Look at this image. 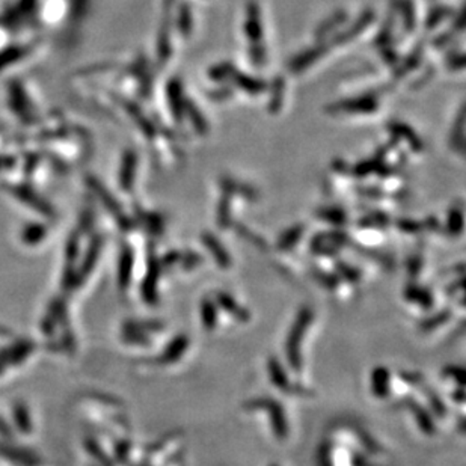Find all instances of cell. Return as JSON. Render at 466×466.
<instances>
[{"instance_id":"cell-6","label":"cell","mask_w":466,"mask_h":466,"mask_svg":"<svg viewBox=\"0 0 466 466\" xmlns=\"http://www.w3.org/2000/svg\"><path fill=\"white\" fill-rule=\"evenodd\" d=\"M204 245L208 247V251H210L211 256L216 259V263H218L219 268H231V257L228 256L227 249H224V247L220 245L219 240H218L215 236L206 234V236H204Z\"/></svg>"},{"instance_id":"cell-2","label":"cell","mask_w":466,"mask_h":466,"mask_svg":"<svg viewBox=\"0 0 466 466\" xmlns=\"http://www.w3.org/2000/svg\"><path fill=\"white\" fill-rule=\"evenodd\" d=\"M245 406L248 410H264L268 415V421H270L275 436L278 440H286L289 436V424H287L286 412L282 410L281 403L261 397V399L248 401Z\"/></svg>"},{"instance_id":"cell-8","label":"cell","mask_w":466,"mask_h":466,"mask_svg":"<svg viewBox=\"0 0 466 466\" xmlns=\"http://www.w3.org/2000/svg\"><path fill=\"white\" fill-rule=\"evenodd\" d=\"M405 298L408 302H412V304L418 305L421 309H431V305H433L431 293L424 290V289H420V287H408L405 291Z\"/></svg>"},{"instance_id":"cell-3","label":"cell","mask_w":466,"mask_h":466,"mask_svg":"<svg viewBox=\"0 0 466 466\" xmlns=\"http://www.w3.org/2000/svg\"><path fill=\"white\" fill-rule=\"evenodd\" d=\"M268 378L272 380L273 385L281 390L282 392H289V394H307L305 390L300 388H293L291 385L290 379L287 376L286 371L282 369L281 364L278 362L277 358H270L268 364Z\"/></svg>"},{"instance_id":"cell-10","label":"cell","mask_w":466,"mask_h":466,"mask_svg":"<svg viewBox=\"0 0 466 466\" xmlns=\"http://www.w3.org/2000/svg\"><path fill=\"white\" fill-rule=\"evenodd\" d=\"M218 305L215 299H206L201 305V321H203L204 328L208 330L215 329L218 325Z\"/></svg>"},{"instance_id":"cell-4","label":"cell","mask_w":466,"mask_h":466,"mask_svg":"<svg viewBox=\"0 0 466 466\" xmlns=\"http://www.w3.org/2000/svg\"><path fill=\"white\" fill-rule=\"evenodd\" d=\"M215 302L218 305V309H225V311L228 312L229 316H233L238 320L247 321L251 317L249 312L243 309L242 305L238 304V302H236L233 296H229L228 293H224V291L216 293Z\"/></svg>"},{"instance_id":"cell-12","label":"cell","mask_w":466,"mask_h":466,"mask_svg":"<svg viewBox=\"0 0 466 466\" xmlns=\"http://www.w3.org/2000/svg\"><path fill=\"white\" fill-rule=\"evenodd\" d=\"M450 314L447 311L440 312V314H436V316L429 317L426 321H424V325H422V329L424 330H433L436 328H440L441 325H444L445 321L449 320Z\"/></svg>"},{"instance_id":"cell-1","label":"cell","mask_w":466,"mask_h":466,"mask_svg":"<svg viewBox=\"0 0 466 466\" xmlns=\"http://www.w3.org/2000/svg\"><path fill=\"white\" fill-rule=\"evenodd\" d=\"M314 312L311 309H300L299 316L296 317L295 325L291 328L290 335L287 339V360L291 369L296 370V373L300 371L302 367V341L305 339V332L311 326Z\"/></svg>"},{"instance_id":"cell-5","label":"cell","mask_w":466,"mask_h":466,"mask_svg":"<svg viewBox=\"0 0 466 466\" xmlns=\"http://www.w3.org/2000/svg\"><path fill=\"white\" fill-rule=\"evenodd\" d=\"M391 388V376L385 367H378L371 374V390L378 399H385Z\"/></svg>"},{"instance_id":"cell-9","label":"cell","mask_w":466,"mask_h":466,"mask_svg":"<svg viewBox=\"0 0 466 466\" xmlns=\"http://www.w3.org/2000/svg\"><path fill=\"white\" fill-rule=\"evenodd\" d=\"M410 410H412L415 421L418 422L420 429H421L426 435H433L436 431V426L431 412H427L421 405H417V403H410Z\"/></svg>"},{"instance_id":"cell-11","label":"cell","mask_w":466,"mask_h":466,"mask_svg":"<svg viewBox=\"0 0 466 466\" xmlns=\"http://www.w3.org/2000/svg\"><path fill=\"white\" fill-rule=\"evenodd\" d=\"M300 236H302V228H295L289 231V233L282 236L281 240L278 243V247L281 249H290L295 247L296 243L299 242Z\"/></svg>"},{"instance_id":"cell-7","label":"cell","mask_w":466,"mask_h":466,"mask_svg":"<svg viewBox=\"0 0 466 466\" xmlns=\"http://www.w3.org/2000/svg\"><path fill=\"white\" fill-rule=\"evenodd\" d=\"M189 348V339L185 335H181L178 339H174L169 346H167V352L163 353L162 362L169 364V362H176L185 355L186 350Z\"/></svg>"},{"instance_id":"cell-14","label":"cell","mask_w":466,"mask_h":466,"mask_svg":"<svg viewBox=\"0 0 466 466\" xmlns=\"http://www.w3.org/2000/svg\"><path fill=\"white\" fill-rule=\"evenodd\" d=\"M272 466H278V465H272Z\"/></svg>"},{"instance_id":"cell-13","label":"cell","mask_w":466,"mask_h":466,"mask_svg":"<svg viewBox=\"0 0 466 466\" xmlns=\"http://www.w3.org/2000/svg\"><path fill=\"white\" fill-rule=\"evenodd\" d=\"M199 261H201V258H199V256H197V254H194V252H189V257H185V258H183L185 268H189V270L199 266Z\"/></svg>"}]
</instances>
